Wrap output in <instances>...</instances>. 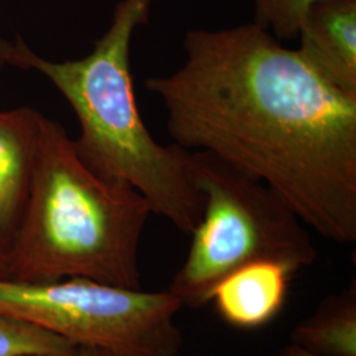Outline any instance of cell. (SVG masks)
I'll use <instances>...</instances> for the list:
<instances>
[{
    "label": "cell",
    "instance_id": "7a4b0ae2",
    "mask_svg": "<svg viewBox=\"0 0 356 356\" xmlns=\"http://www.w3.org/2000/svg\"><path fill=\"white\" fill-rule=\"evenodd\" d=\"M153 1L120 0L106 33L79 60H47L17 38L10 65L41 73L64 95L79 122L74 147L85 165L138 191L152 214L191 235L204 207L191 173V151L154 140L141 118L131 73L134 33L148 24Z\"/></svg>",
    "mask_w": 356,
    "mask_h": 356
},
{
    "label": "cell",
    "instance_id": "2e32d148",
    "mask_svg": "<svg viewBox=\"0 0 356 356\" xmlns=\"http://www.w3.org/2000/svg\"><path fill=\"white\" fill-rule=\"evenodd\" d=\"M24 356H70V355H54V354H35V355H24Z\"/></svg>",
    "mask_w": 356,
    "mask_h": 356
},
{
    "label": "cell",
    "instance_id": "ba28073f",
    "mask_svg": "<svg viewBox=\"0 0 356 356\" xmlns=\"http://www.w3.org/2000/svg\"><path fill=\"white\" fill-rule=\"evenodd\" d=\"M292 276L277 263L248 264L220 281L210 302L231 326L257 329L280 313Z\"/></svg>",
    "mask_w": 356,
    "mask_h": 356
},
{
    "label": "cell",
    "instance_id": "277c9868",
    "mask_svg": "<svg viewBox=\"0 0 356 356\" xmlns=\"http://www.w3.org/2000/svg\"><path fill=\"white\" fill-rule=\"evenodd\" d=\"M204 207L185 261L168 291L185 307L210 304L216 285L248 264L270 261L292 275L317 259L306 225L260 179L206 151H191Z\"/></svg>",
    "mask_w": 356,
    "mask_h": 356
},
{
    "label": "cell",
    "instance_id": "3957f363",
    "mask_svg": "<svg viewBox=\"0 0 356 356\" xmlns=\"http://www.w3.org/2000/svg\"><path fill=\"white\" fill-rule=\"evenodd\" d=\"M152 214L128 186L95 175L64 127L41 114L35 175L7 280L86 279L141 289L139 247Z\"/></svg>",
    "mask_w": 356,
    "mask_h": 356
},
{
    "label": "cell",
    "instance_id": "5b68a950",
    "mask_svg": "<svg viewBox=\"0 0 356 356\" xmlns=\"http://www.w3.org/2000/svg\"><path fill=\"white\" fill-rule=\"evenodd\" d=\"M184 306L168 289L145 292L86 279L0 280V314L20 319L74 346L122 356H177Z\"/></svg>",
    "mask_w": 356,
    "mask_h": 356
},
{
    "label": "cell",
    "instance_id": "9c48e42d",
    "mask_svg": "<svg viewBox=\"0 0 356 356\" xmlns=\"http://www.w3.org/2000/svg\"><path fill=\"white\" fill-rule=\"evenodd\" d=\"M291 342L322 356H356L355 280L327 296L312 316L297 323Z\"/></svg>",
    "mask_w": 356,
    "mask_h": 356
},
{
    "label": "cell",
    "instance_id": "8992f818",
    "mask_svg": "<svg viewBox=\"0 0 356 356\" xmlns=\"http://www.w3.org/2000/svg\"><path fill=\"white\" fill-rule=\"evenodd\" d=\"M40 118L29 107L0 111V256L4 259L26 211L38 159Z\"/></svg>",
    "mask_w": 356,
    "mask_h": 356
},
{
    "label": "cell",
    "instance_id": "9a60e30c",
    "mask_svg": "<svg viewBox=\"0 0 356 356\" xmlns=\"http://www.w3.org/2000/svg\"><path fill=\"white\" fill-rule=\"evenodd\" d=\"M8 279V268H7V261L3 256H0V280H7Z\"/></svg>",
    "mask_w": 356,
    "mask_h": 356
},
{
    "label": "cell",
    "instance_id": "4fadbf2b",
    "mask_svg": "<svg viewBox=\"0 0 356 356\" xmlns=\"http://www.w3.org/2000/svg\"><path fill=\"white\" fill-rule=\"evenodd\" d=\"M280 356H322L317 354V353H313L310 350H307L302 346H298V344L292 343L289 346H286L284 348V351L281 353Z\"/></svg>",
    "mask_w": 356,
    "mask_h": 356
},
{
    "label": "cell",
    "instance_id": "5bb4252c",
    "mask_svg": "<svg viewBox=\"0 0 356 356\" xmlns=\"http://www.w3.org/2000/svg\"><path fill=\"white\" fill-rule=\"evenodd\" d=\"M13 42H10L3 38H0V70L6 66L10 65V58L13 53Z\"/></svg>",
    "mask_w": 356,
    "mask_h": 356
},
{
    "label": "cell",
    "instance_id": "6da1fadb",
    "mask_svg": "<svg viewBox=\"0 0 356 356\" xmlns=\"http://www.w3.org/2000/svg\"><path fill=\"white\" fill-rule=\"evenodd\" d=\"M185 58L145 81L170 138L264 182L306 227L356 242V95L256 23L191 29Z\"/></svg>",
    "mask_w": 356,
    "mask_h": 356
},
{
    "label": "cell",
    "instance_id": "52a82bcc",
    "mask_svg": "<svg viewBox=\"0 0 356 356\" xmlns=\"http://www.w3.org/2000/svg\"><path fill=\"white\" fill-rule=\"evenodd\" d=\"M301 58L331 86L356 95V0H321L305 15Z\"/></svg>",
    "mask_w": 356,
    "mask_h": 356
},
{
    "label": "cell",
    "instance_id": "7c38bea8",
    "mask_svg": "<svg viewBox=\"0 0 356 356\" xmlns=\"http://www.w3.org/2000/svg\"><path fill=\"white\" fill-rule=\"evenodd\" d=\"M70 356H122L102 350V348H97V347H86V346H76V350L73 351V354Z\"/></svg>",
    "mask_w": 356,
    "mask_h": 356
},
{
    "label": "cell",
    "instance_id": "30bf717a",
    "mask_svg": "<svg viewBox=\"0 0 356 356\" xmlns=\"http://www.w3.org/2000/svg\"><path fill=\"white\" fill-rule=\"evenodd\" d=\"M76 346L24 321L0 314V356L72 355Z\"/></svg>",
    "mask_w": 356,
    "mask_h": 356
},
{
    "label": "cell",
    "instance_id": "8fae6325",
    "mask_svg": "<svg viewBox=\"0 0 356 356\" xmlns=\"http://www.w3.org/2000/svg\"><path fill=\"white\" fill-rule=\"evenodd\" d=\"M321 0H252L254 23L280 41L297 40L310 7Z\"/></svg>",
    "mask_w": 356,
    "mask_h": 356
}]
</instances>
